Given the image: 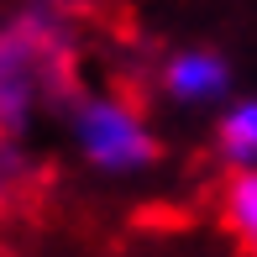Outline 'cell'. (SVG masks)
Segmentation results:
<instances>
[{
  "label": "cell",
  "instance_id": "obj_4",
  "mask_svg": "<svg viewBox=\"0 0 257 257\" xmlns=\"http://www.w3.org/2000/svg\"><path fill=\"white\" fill-rule=\"evenodd\" d=\"M220 220L247 252H257V168H231L220 189Z\"/></svg>",
  "mask_w": 257,
  "mask_h": 257
},
{
  "label": "cell",
  "instance_id": "obj_6",
  "mask_svg": "<svg viewBox=\"0 0 257 257\" xmlns=\"http://www.w3.org/2000/svg\"><path fill=\"white\" fill-rule=\"evenodd\" d=\"M0 168H6V126H0Z\"/></svg>",
  "mask_w": 257,
  "mask_h": 257
},
{
  "label": "cell",
  "instance_id": "obj_1",
  "mask_svg": "<svg viewBox=\"0 0 257 257\" xmlns=\"http://www.w3.org/2000/svg\"><path fill=\"white\" fill-rule=\"evenodd\" d=\"M74 84V53L53 16H21L0 32V126L16 132L37 95Z\"/></svg>",
  "mask_w": 257,
  "mask_h": 257
},
{
  "label": "cell",
  "instance_id": "obj_3",
  "mask_svg": "<svg viewBox=\"0 0 257 257\" xmlns=\"http://www.w3.org/2000/svg\"><path fill=\"white\" fill-rule=\"evenodd\" d=\"M231 84V68L220 53L189 48V53H173L168 68H163V89H168L179 105H215Z\"/></svg>",
  "mask_w": 257,
  "mask_h": 257
},
{
  "label": "cell",
  "instance_id": "obj_2",
  "mask_svg": "<svg viewBox=\"0 0 257 257\" xmlns=\"http://www.w3.org/2000/svg\"><path fill=\"white\" fill-rule=\"evenodd\" d=\"M74 137L84 158L105 173H137L158 158V142L147 132L142 110L121 95H84L74 100Z\"/></svg>",
  "mask_w": 257,
  "mask_h": 257
},
{
  "label": "cell",
  "instance_id": "obj_5",
  "mask_svg": "<svg viewBox=\"0 0 257 257\" xmlns=\"http://www.w3.org/2000/svg\"><path fill=\"white\" fill-rule=\"evenodd\" d=\"M215 147L231 168H257V100H236L215 126Z\"/></svg>",
  "mask_w": 257,
  "mask_h": 257
}]
</instances>
